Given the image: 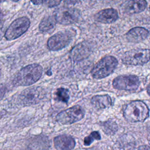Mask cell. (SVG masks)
<instances>
[{"mask_svg":"<svg viewBox=\"0 0 150 150\" xmlns=\"http://www.w3.org/2000/svg\"><path fill=\"white\" fill-rule=\"evenodd\" d=\"M12 1H18L19 0H12Z\"/></svg>","mask_w":150,"mask_h":150,"instance_id":"f1b7e54d","label":"cell"},{"mask_svg":"<svg viewBox=\"0 0 150 150\" xmlns=\"http://www.w3.org/2000/svg\"><path fill=\"white\" fill-rule=\"evenodd\" d=\"M45 0H31L32 2L35 5H40L42 4Z\"/></svg>","mask_w":150,"mask_h":150,"instance_id":"d4e9b609","label":"cell"},{"mask_svg":"<svg viewBox=\"0 0 150 150\" xmlns=\"http://www.w3.org/2000/svg\"><path fill=\"white\" fill-rule=\"evenodd\" d=\"M56 99L59 101L67 103L69 100V90L64 88H59L56 91Z\"/></svg>","mask_w":150,"mask_h":150,"instance_id":"d6986e66","label":"cell"},{"mask_svg":"<svg viewBox=\"0 0 150 150\" xmlns=\"http://www.w3.org/2000/svg\"><path fill=\"white\" fill-rule=\"evenodd\" d=\"M146 5V0H128L123 5L122 10L128 15L139 13L145 9Z\"/></svg>","mask_w":150,"mask_h":150,"instance_id":"7c38bea8","label":"cell"},{"mask_svg":"<svg viewBox=\"0 0 150 150\" xmlns=\"http://www.w3.org/2000/svg\"><path fill=\"white\" fill-rule=\"evenodd\" d=\"M6 87L2 84H0V100L4 96L5 94L6 93Z\"/></svg>","mask_w":150,"mask_h":150,"instance_id":"7402d4cb","label":"cell"},{"mask_svg":"<svg viewBox=\"0 0 150 150\" xmlns=\"http://www.w3.org/2000/svg\"><path fill=\"white\" fill-rule=\"evenodd\" d=\"M102 129L107 135H114L118 130V126L115 122L109 120L102 122Z\"/></svg>","mask_w":150,"mask_h":150,"instance_id":"ac0fdd59","label":"cell"},{"mask_svg":"<svg viewBox=\"0 0 150 150\" xmlns=\"http://www.w3.org/2000/svg\"><path fill=\"white\" fill-rule=\"evenodd\" d=\"M149 35V31L143 27H135L128 31L125 36L127 39L133 43H138L145 40Z\"/></svg>","mask_w":150,"mask_h":150,"instance_id":"4fadbf2b","label":"cell"},{"mask_svg":"<svg viewBox=\"0 0 150 150\" xmlns=\"http://www.w3.org/2000/svg\"><path fill=\"white\" fill-rule=\"evenodd\" d=\"M149 11H150V6H149Z\"/></svg>","mask_w":150,"mask_h":150,"instance_id":"4dcf8cb0","label":"cell"},{"mask_svg":"<svg viewBox=\"0 0 150 150\" xmlns=\"http://www.w3.org/2000/svg\"><path fill=\"white\" fill-rule=\"evenodd\" d=\"M90 52V47L86 43H80L71 50L70 56L72 60L79 61L87 57Z\"/></svg>","mask_w":150,"mask_h":150,"instance_id":"9a60e30c","label":"cell"},{"mask_svg":"<svg viewBox=\"0 0 150 150\" xmlns=\"http://www.w3.org/2000/svg\"><path fill=\"white\" fill-rule=\"evenodd\" d=\"M62 0H47L46 4L50 8H52L58 5Z\"/></svg>","mask_w":150,"mask_h":150,"instance_id":"44dd1931","label":"cell"},{"mask_svg":"<svg viewBox=\"0 0 150 150\" xmlns=\"http://www.w3.org/2000/svg\"><path fill=\"white\" fill-rule=\"evenodd\" d=\"M75 35L76 32L73 30H66L57 32L48 39L47 47L49 49L53 51L61 50L70 44Z\"/></svg>","mask_w":150,"mask_h":150,"instance_id":"5b68a950","label":"cell"},{"mask_svg":"<svg viewBox=\"0 0 150 150\" xmlns=\"http://www.w3.org/2000/svg\"><path fill=\"white\" fill-rule=\"evenodd\" d=\"M140 84L139 78L135 75H121L115 77L112 81L114 88L120 90L135 91Z\"/></svg>","mask_w":150,"mask_h":150,"instance_id":"9c48e42d","label":"cell"},{"mask_svg":"<svg viewBox=\"0 0 150 150\" xmlns=\"http://www.w3.org/2000/svg\"><path fill=\"white\" fill-rule=\"evenodd\" d=\"M0 76H1V69H0Z\"/></svg>","mask_w":150,"mask_h":150,"instance_id":"f546056e","label":"cell"},{"mask_svg":"<svg viewBox=\"0 0 150 150\" xmlns=\"http://www.w3.org/2000/svg\"><path fill=\"white\" fill-rule=\"evenodd\" d=\"M80 2V0H64L65 4L74 5Z\"/></svg>","mask_w":150,"mask_h":150,"instance_id":"603a6c76","label":"cell"},{"mask_svg":"<svg viewBox=\"0 0 150 150\" xmlns=\"http://www.w3.org/2000/svg\"><path fill=\"white\" fill-rule=\"evenodd\" d=\"M2 19V12L0 9V23H1V20Z\"/></svg>","mask_w":150,"mask_h":150,"instance_id":"484cf974","label":"cell"},{"mask_svg":"<svg viewBox=\"0 0 150 150\" xmlns=\"http://www.w3.org/2000/svg\"><path fill=\"white\" fill-rule=\"evenodd\" d=\"M94 20L102 23H112L118 18V12L114 8H108L100 11L94 16Z\"/></svg>","mask_w":150,"mask_h":150,"instance_id":"8fae6325","label":"cell"},{"mask_svg":"<svg viewBox=\"0 0 150 150\" xmlns=\"http://www.w3.org/2000/svg\"><path fill=\"white\" fill-rule=\"evenodd\" d=\"M118 65L117 59L112 56H107L100 60L93 67L91 73L94 79H101L110 75Z\"/></svg>","mask_w":150,"mask_h":150,"instance_id":"3957f363","label":"cell"},{"mask_svg":"<svg viewBox=\"0 0 150 150\" xmlns=\"http://www.w3.org/2000/svg\"><path fill=\"white\" fill-rule=\"evenodd\" d=\"M46 95L45 90L39 86L24 90L18 96V101L23 105H31L38 103Z\"/></svg>","mask_w":150,"mask_h":150,"instance_id":"8992f818","label":"cell"},{"mask_svg":"<svg viewBox=\"0 0 150 150\" xmlns=\"http://www.w3.org/2000/svg\"><path fill=\"white\" fill-rule=\"evenodd\" d=\"M1 28H2V24L0 23V35H1Z\"/></svg>","mask_w":150,"mask_h":150,"instance_id":"83f0119b","label":"cell"},{"mask_svg":"<svg viewBox=\"0 0 150 150\" xmlns=\"http://www.w3.org/2000/svg\"><path fill=\"white\" fill-rule=\"evenodd\" d=\"M122 63L129 66L144 65L150 60V49H134L125 52L122 57Z\"/></svg>","mask_w":150,"mask_h":150,"instance_id":"277c9868","label":"cell"},{"mask_svg":"<svg viewBox=\"0 0 150 150\" xmlns=\"http://www.w3.org/2000/svg\"><path fill=\"white\" fill-rule=\"evenodd\" d=\"M54 16L56 22L63 25L77 22L80 18V11L75 8L62 7L56 11Z\"/></svg>","mask_w":150,"mask_h":150,"instance_id":"30bf717a","label":"cell"},{"mask_svg":"<svg viewBox=\"0 0 150 150\" xmlns=\"http://www.w3.org/2000/svg\"><path fill=\"white\" fill-rule=\"evenodd\" d=\"M84 116V110L80 105H74L59 112L56 120L62 124H71L81 120Z\"/></svg>","mask_w":150,"mask_h":150,"instance_id":"ba28073f","label":"cell"},{"mask_svg":"<svg viewBox=\"0 0 150 150\" xmlns=\"http://www.w3.org/2000/svg\"><path fill=\"white\" fill-rule=\"evenodd\" d=\"M56 22L54 15L53 16H46L42 19L39 24V30L42 32H47L54 28Z\"/></svg>","mask_w":150,"mask_h":150,"instance_id":"e0dca14e","label":"cell"},{"mask_svg":"<svg viewBox=\"0 0 150 150\" xmlns=\"http://www.w3.org/2000/svg\"><path fill=\"white\" fill-rule=\"evenodd\" d=\"M43 73L42 66L38 64H29L21 69L13 80L16 86H28L38 81Z\"/></svg>","mask_w":150,"mask_h":150,"instance_id":"6da1fadb","label":"cell"},{"mask_svg":"<svg viewBox=\"0 0 150 150\" xmlns=\"http://www.w3.org/2000/svg\"><path fill=\"white\" fill-rule=\"evenodd\" d=\"M54 144L58 150H72L75 146L76 142L71 136L63 134L54 138Z\"/></svg>","mask_w":150,"mask_h":150,"instance_id":"5bb4252c","label":"cell"},{"mask_svg":"<svg viewBox=\"0 0 150 150\" xmlns=\"http://www.w3.org/2000/svg\"><path fill=\"white\" fill-rule=\"evenodd\" d=\"M149 115V110L146 104L140 100L132 101L125 106L123 115L130 122L144 121Z\"/></svg>","mask_w":150,"mask_h":150,"instance_id":"7a4b0ae2","label":"cell"},{"mask_svg":"<svg viewBox=\"0 0 150 150\" xmlns=\"http://www.w3.org/2000/svg\"><path fill=\"white\" fill-rule=\"evenodd\" d=\"M138 150H150V146L146 145H144L139 146Z\"/></svg>","mask_w":150,"mask_h":150,"instance_id":"cb8c5ba5","label":"cell"},{"mask_svg":"<svg viewBox=\"0 0 150 150\" xmlns=\"http://www.w3.org/2000/svg\"><path fill=\"white\" fill-rule=\"evenodd\" d=\"M30 24V21L27 17H21L15 19L6 29L5 38L8 40L18 38L27 31Z\"/></svg>","mask_w":150,"mask_h":150,"instance_id":"52a82bcc","label":"cell"},{"mask_svg":"<svg viewBox=\"0 0 150 150\" xmlns=\"http://www.w3.org/2000/svg\"><path fill=\"white\" fill-rule=\"evenodd\" d=\"M101 135L98 131H93L84 139V144L86 146L90 145L94 140H100Z\"/></svg>","mask_w":150,"mask_h":150,"instance_id":"ffe728a7","label":"cell"},{"mask_svg":"<svg viewBox=\"0 0 150 150\" xmlns=\"http://www.w3.org/2000/svg\"><path fill=\"white\" fill-rule=\"evenodd\" d=\"M91 103L96 109L100 110L111 106L112 101L111 97L108 94L96 95L91 98Z\"/></svg>","mask_w":150,"mask_h":150,"instance_id":"2e32d148","label":"cell"},{"mask_svg":"<svg viewBox=\"0 0 150 150\" xmlns=\"http://www.w3.org/2000/svg\"><path fill=\"white\" fill-rule=\"evenodd\" d=\"M147 93L149 94V96H150V86H148L147 87Z\"/></svg>","mask_w":150,"mask_h":150,"instance_id":"4316f807","label":"cell"}]
</instances>
